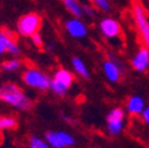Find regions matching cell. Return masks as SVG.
I'll return each instance as SVG.
<instances>
[{
	"label": "cell",
	"mask_w": 149,
	"mask_h": 148,
	"mask_svg": "<svg viewBox=\"0 0 149 148\" xmlns=\"http://www.w3.org/2000/svg\"><path fill=\"white\" fill-rule=\"evenodd\" d=\"M0 101H3L17 109L30 110L32 108V101L24 94L20 87L13 83L4 84L0 88Z\"/></svg>",
	"instance_id": "6da1fadb"
},
{
	"label": "cell",
	"mask_w": 149,
	"mask_h": 148,
	"mask_svg": "<svg viewBox=\"0 0 149 148\" xmlns=\"http://www.w3.org/2000/svg\"><path fill=\"white\" fill-rule=\"evenodd\" d=\"M133 18L142 45L149 47V19L146 10L139 0H133Z\"/></svg>",
	"instance_id": "7a4b0ae2"
},
{
	"label": "cell",
	"mask_w": 149,
	"mask_h": 148,
	"mask_svg": "<svg viewBox=\"0 0 149 148\" xmlns=\"http://www.w3.org/2000/svg\"><path fill=\"white\" fill-rule=\"evenodd\" d=\"M73 81H74V77L72 75V72L62 68L54 72V76L51 78V83H50L49 89L54 95L63 97L68 92V90L70 89V87L72 85Z\"/></svg>",
	"instance_id": "3957f363"
},
{
	"label": "cell",
	"mask_w": 149,
	"mask_h": 148,
	"mask_svg": "<svg viewBox=\"0 0 149 148\" xmlns=\"http://www.w3.org/2000/svg\"><path fill=\"white\" fill-rule=\"evenodd\" d=\"M23 81L26 85L34 88V89H39V90H46L50 88L51 78L46 75V73L42 72L38 69H27L23 73Z\"/></svg>",
	"instance_id": "277c9868"
},
{
	"label": "cell",
	"mask_w": 149,
	"mask_h": 148,
	"mask_svg": "<svg viewBox=\"0 0 149 148\" xmlns=\"http://www.w3.org/2000/svg\"><path fill=\"white\" fill-rule=\"evenodd\" d=\"M42 25V18L37 13H27L23 15L17 24V29L22 36L31 37L32 34L37 33Z\"/></svg>",
	"instance_id": "5b68a950"
},
{
	"label": "cell",
	"mask_w": 149,
	"mask_h": 148,
	"mask_svg": "<svg viewBox=\"0 0 149 148\" xmlns=\"http://www.w3.org/2000/svg\"><path fill=\"white\" fill-rule=\"evenodd\" d=\"M107 129L111 136H117L122 133L125 122V112L122 108L111 109L107 115Z\"/></svg>",
	"instance_id": "8992f818"
},
{
	"label": "cell",
	"mask_w": 149,
	"mask_h": 148,
	"mask_svg": "<svg viewBox=\"0 0 149 148\" xmlns=\"http://www.w3.org/2000/svg\"><path fill=\"white\" fill-rule=\"evenodd\" d=\"M45 141L51 148H71L76 145L74 139L68 132H47L45 134Z\"/></svg>",
	"instance_id": "52a82bcc"
},
{
	"label": "cell",
	"mask_w": 149,
	"mask_h": 148,
	"mask_svg": "<svg viewBox=\"0 0 149 148\" xmlns=\"http://www.w3.org/2000/svg\"><path fill=\"white\" fill-rule=\"evenodd\" d=\"M123 71L124 68L122 62L115 56L110 54L109 58L103 62V72L110 83H117L122 77Z\"/></svg>",
	"instance_id": "ba28073f"
},
{
	"label": "cell",
	"mask_w": 149,
	"mask_h": 148,
	"mask_svg": "<svg viewBox=\"0 0 149 148\" xmlns=\"http://www.w3.org/2000/svg\"><path fill=\"white\" fill-rule=\"evenodd\" d=\"M100 30L104 36V38H107L110 43L120 40V37L122 36L121 25L113 18H104L100 24Z\"/></svg>",
	"instance_id": "9c48e42d"
},
{
	"label": "cell",
	"mask_w": 149,
	"mask_h": 148,
	"mask_svg": "<svg viewBox=\"0 0 149 148\" xmlns=\"http://www.w3.org/2000/svg\"><path fill=\"white\" fill-rule=\"evenodd\" d=\"M132 66L137 72H144L149 69V47H140L132 59Z\"/></svg>",
	"instance_id": "30bf717a"
},
{
	"label": "cell",
	"mask_w": 149,
	"mask_h": 148,
	"mask_svg": "<svg viewBox=\"0 0 149 148\" xmlns=\"http://www.w3.org/2000/svg\"><path fill=\"white\" fill-rule=\"evenodd\" d=\"M65 29L68 31V33L73 37V38H83L88 33V29L86 25L79 19V18H72L69 19L65 23Z\"/></svg>",
	"instance_id": "8fae6325"
},
{
	"label": "cell",
	"mask_w": 149,
	"mask_h": 148,
	"mask_svg": "<svg viewBox=\"0 0 149 148\" xmlns=\"http://www.w3.org/2000/svg\"><path fill=\"white\" fill-rule=\"evenodd\" d=\"M146 108V102L141 96L134 95L130 96L127 100L125 103V112L129 115H134V116H139L143 113V110Z\"/></svg>",
	"instance_id": "7c38bea8"
},
{
	"label": "cell",
	"mask_w": 149,
	"mask_h": 148,
	"mask_svg": "<svg viewBox=\"0 0 149 148\" xmlns=\"http://www.w3.org/2000/svg\"><path fill=\"white\" fill-rule=\"evenodd\" d=\"M62 3L64 4V6L66 7V10L76 18H81L84 15V11H83V6L81 5V3L78 0H62Z\"/></svg>",
	"instance_id": "4fadbf2b"
},
{
	"label": "cell",
	"mask_w": 149,
	"mask_h": 148,
	"mask_svg": "<svg viewBox=\"0 0 149 148\" xmlns=\"http://www.w3.org/2000/svg\"><path fill=\"white\" fill-rule=\"evenodd\" d=\"M72 68L78 76H81L85 80H88L90 77V71H89L88 66L85 65V63L81 58H78V57L72 58Z\"/></svg>",
	"instance_id": "5bb4252c"
},
{
	"label": "cell",
	"mask_w": 149,
	"mask_h": 148,
	"mask_svg": "<svg viewBox=\"0 0 149 148\" xmlns=\"http://www.w3.org/2000/svg\"><path fill=\"white\" fill-rule=\"evenodd\" d=\"M20 66H22V62L19 59H8V61H5L0 64V68H1V70L5 72L17 71V70L20 69Z\"/></svg>",
	"instance_id": "9a60e30c"
},
{
	"label": "cell",
	"mask_w": 149,
	"mask_h": 148,
	"mask_svg": "<svg viewBox=\"0 0 149 148\" xmlns=\"http://www.w3.org/2000/svg\"><path fill=\"white\" fill-rule=\"evenodd\" d=\"M18 126V122L12 116H0V132L14 129Z\"/></svg>",
	"instance_id": "2e32d148"
},
{
	"label": "cell",
	"mask_w": 149,
	"mask_h": 148,
	"mask_svg": "<svg viewBox=\"0 0 149 148\" xmlns=\"http://www.w3.org/2000/svg\"><path fill=\"white\" fill-rule=\"evenodd\" d=\"M30 148H51L46 141H43L38 136H32L30 139Z\"/></svg>",
	"instance_id": "e0dca14e"
},
{
	"label": "cell",
	"mask_w": 149,
	"mask_h": 148,
	"mask_svg": "<svg viewBox=\"0 0 149 148\" xmlns=\"http://www.w3.org/2000/svg\"><path fill=\"white\" fill-rule=\"evenodd\" d=\"M11 42H13V39L8 38V37L5 36L1 32V30H0V54L7 52V47H8V45H10Z\"/></svg>",
	"instance_id": "ac0fdd59"
},
{
	"label": "cell",
	"mask_w": 149,
	"mask_h": 148,
	"mask_svg": "<svg viewBox=\"0 0 149 148\" xmlns=\"http://www.w3.org/2000/svg\"><path fill=\"white\" fill-rule=\"evenodd\" d=\"M92 1H94L95 7H97L98 10H101L103 12H108L110 10L109 0H92Z\"/></svg>",
	"instance_id": "d6986e66"
},
{
	"label": "cell",
	"mask_w": 149,
	"mask_h": 148,
	"mask_svg": "<svg viewBox=\"0 0 149 148\" xmlns=\"http://www.w3.org/2000/svg\"><path fill=\"white\" fill-rule=\"evenodd\" d=\"M30 38H31V40H32V43H33L34 46H37V47H42L43 46V38H42V36L38 32L32 34Z\"/></svg>",
	"instance_id": "ffe728a7"
},
{
	"label": "cell",
	"mask_w": 149,
	"mask_h": 148,
	"mask_svg": "<svg viewBox=\"0 0 149 148\" xmlns=\"http://www.w3.org/2000/svg\"><path fill=\"white\" fill-rule=\"evenodd\" d=\"M83 11H84V15H88V17H94L95 15V8H94V6L84 5L83 6Z\"/></svg>",
	"instance_id": "44dd1931"
},
{
	"label": "cell",
	"mask_w": 149,
	"mask_h": 148,
	"mask_svg": "<svg viewBox=\"0 0 149 148\" xmlns=\"http://www.w3.org/2000/svg\"><path fill=\"white\" fill-rule=\"evenodd\" d=\"M141 116H142L143 122H144L147 126H149V105H146V108H144V110H143V113L141 114Z\"/></svg>",
	"instance_id": "7402d4cb"
},
{
	"label": "cell",
	"mask_w": 149,
	"mask_h": 148,
	"mask_svg": "<svg viewBox=\"0 0 149 148\" xmlns=\"http://www.w3.org/2000/svg\"><path fill=\"white\" fill-rule=\"evenodd\" d=\"M1 32L5 34V36H7L8 38H11V39H13V40H15V34L11 31V30H8V29H6V27H4V29H1Z\"/></svg>",
	"instance_id": "603a6c76"
}]
</instances>
